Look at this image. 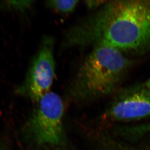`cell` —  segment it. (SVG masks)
Returning <instances> with one entry per match:
<instances>
[{"label": "cell", "instance_id": "11", "mask_svg": "<svg viewBox=\"0 0 150 150\" xmlns=\"http://www.w3.org/2000/svg\"><path fill=\"white\" fill-rule=\"evenodd\" d=\"M0 150H4V149H0Z\"/></svg>", "mask_w": 150, "mask_h": 150}, {"label": "cell", "instance_id": "7", "mask_svg": "<svg viewBox=\"0 0 150 150\" xmlns=\"http://www.w3.org/2000/svg\"><path fill=\"white\" fill-rule=\"evenodd\" d=\"M34 1H7L0 3V10H17L23 12L31 7Z\"/></svg>", "mask_w": 150, "mask_h": 150}, {"label": "cell", "instance_id": "1", "mask_svg": "<svg viewBox=\"0 0 150 150\" xmlns=\"http://www.w3.org/2000/svg\"><path fill=\"white\" fill-rule=\"evenodd\" d=\"M97 45L126 55L150 52V0L108 1L67 30L62 47Z\"/></svg>", "mask_w": 150, "mask_h": 150}, {"label": "cell", "instance_id": "6", "mask_svg": "<svg viewBox=\"0 0 150 150\" xmlns=\"http://www.w3.org/2000/svg\"><path fill=\"white\" fill-rule=\"evenodd\" d=\"M78 1H48L46 6L51 9L61 14H67L74 11L77 6Z\"/></svg>", "mask_w": 150, "mask_h": 150}, {"label": "cell", "instance_id": "3", "mask_svg": "<svg viewBox=\"0 0 150 150\" xmlns=\"http://www.w3.org/2000/svg\"><path fill=\"white\" fill-rule=\"evenodd\" d=\"M37 103L26 126L29 139L38 145H62L65 140L62 100L55 92H49Z\"/></svg>", "mask_w": 150, "mask_h": 150}, {"label": "cell", "instance_id": "9", "mask_svg": "<svg viewBox=\"0 0 150 150\" xmlns=\"http://www.w3.org/2000/svg\"><path fill=\"white\" fill-rule=\"evenodd\" d=\"M138 128H140L142 132H144H144H150V125H146L145 126H142V127H139Z\"/></svg>", "mask_w": 150, "mask_h": 150}, {"label": "cell", "instance_id": "2", "mask_svg": "<svg viewBox=\"0 0 150 150\" xmlns=\"http://www.w3.org/2000/svg\"><path fill=\"white\" fill-rule=\"evenodd\" d=\"M133 64L127 55L115 49L94 46L71 82L68 97L74 102H85L115 94Z\"/></svg>", "mask_w": 150, "mask_h": 150}, {"label": "cell", "instance_id": "8", "mask_svg": "<svg viewBox=\"0 0 150 150\" xmlns=\"http://www.w3.org/2000/svg\"><path fill=\"white\" fill-rule=\"evenodd\" d=\"M108 1H99V0H93V1H85V4L86 7L89 9H97L102 7Z\"/></svg>", "mask_w": 150, "mask_h": 150}, {"label": "cell", "instance_id": "5", "mask_svg": "<svg viewBox=\"0 0 150 150\" xmlns=\"http://www.w3.org/2000/svg\"><path fill=\"white\" fill-rule=\"evenodd\" d=\"M119 122L139 120L150 117V91L145 83L120 88L105 114Z\"/></svg>", "mask_w": 150, "mask_h": 150}, {"label": "cell", "instance_id": "4", "mask_svg": "<svg viewBox=\"0 0 150 150\" xmlns=\"http://www.w3.org/2000/svg\"><path fill=\"white\" fill-rule=\"evenodd\" d=\"M54 43V38L51 36L43 38L24 81L16 88L18 95L37 103L50 92L55 75Z\"/></svg>", "mask_w": 150, "mask_h": 150}, {"label": "cell", "instance_id": "10", "mask_svg": "<svg viewBox=\"0 0 150 150\" xmlns=\"http://www.w3.org/2000/svg\"><path fill=\"white\" fill-rule=\"evenodd\" d=\"M145 84L147 86V88L149 89L150 91V77L148 79L147 81H146V82L145 83Z\"/></svg>", "mask_w": 150, "mask_h": 150}]
</instances>
